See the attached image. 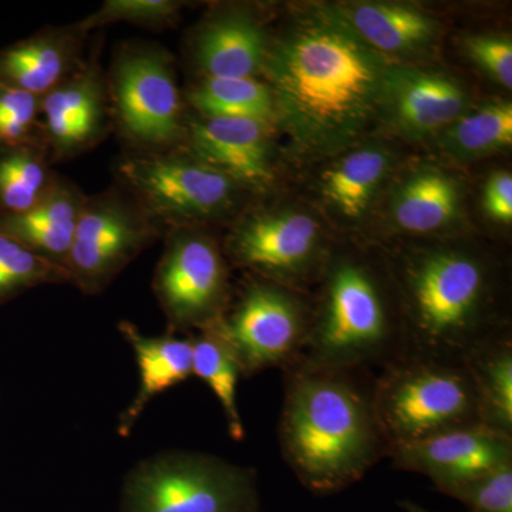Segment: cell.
I'll list each match as a JSON object with an SVG mask.
<instances>
[{
	"label": "cell",
	"instance_id": "obj_1",
	"mask_svg": "<svg viewBox=\"0 0 512 512\" xmlns=\"http://www.w3.org/2000/svg\"><path fill=\"white\" fill-rule=\"evenodd\" d=\"M390 64L333 6H316L269 42L261 74L275 121L302 153L323 156L353 146L379 120Z\"/></svg>",
	"mask_w": 512,
	"mask_h": 512
},
{
	"label": "cell",
	"instance_id": "obj_2",
	"mask_svg": "<svg viewBox=\"0 0 512 512\" xmlns=\"http://www.w3.org/2000/svg\"><path fill=\"white\" fill-rule=\"evenodd\" d=\"M372 382L363 373L301 363L284 369L279 447L311 493L346 490L386 457L387 444L373 412Z\"/></svg>",
	"mask_w": 512,
	"mask_h": 512
},
{
	"label": "cell",
	"instance_id": "obj_3",
	"mask_svg": "<svg viewBox=\"0 0 512 512\" xmlns=\"http://www.w3.org/2000/svg\"><path fill=\"white\" fill-rule=\"evenodd\" d=\"M397 292L404 355L464 363L510 333L495 312L493 266L468 249L410 252L399 266Z\"/></svg>",
	"mask_w": 512,
	"mask_h": 512
},
{
	"label": "cell",
	"instance_id": "obj_4",
	"mask_svg": "<svg viewBox=\"0 0 512 512\" xmlns=\"http://www.w3.org/2000/svg\"><path fill=\"white\" fill-rule=\"evenodd\" d=\"M325 285L295 363L369 375L404 355L402 311L370 266L342 258L326 266Z\"/></svg>",
	"mask_w": 512,
	"mask_h": 512
},
{
	"label": "cell",
	"instance_id": "obj_5",
	"mask_svg": "<svg viewBox=\"0 0 512 512\" xmlns=\"http://www.w3.org/2000/svg\"><path fill=\"white\" fill-rule=\"evenodd\" d=\"M372 404L387 448L481 424L464 363L399 357L373 376Z\"/></svg>",
	"mask_w": 512,
	"mask_h": 512
},
{
	"label": "cell",
	"instance_id": "obj_6",
	"mask_svg": "<svg viewBox=\"0 0 512 512\" xmlns=\"http://www.w3.org/2000/svg\"><path fill=\"white\" fill-rule=\"evenodd\" d=\"M119 512H261L258 474L200 451H163L130 468Z\"/></svg>",
	"mask_w": 512,
	"mask_h": 512
},
{
	"label": "cell",
	"instance_id": "obj_7",
	"mask_svg": "<svg viewBox=\"0 0 512 512\" xmlns=\"http://www.w3.org/2000/svg\"><path fill=\"white\" fill-rule=\"evenodd\" d=\"M113 133L130 154L183 146L187 104L174 57L153 43H124L106 72Z\"/></svg>",
	"mask_w": 512,
	"mask_h": 512
},
{
	"label": "cell",
	"instance_id": "obj_8",
	"mask_svg": "<svg viewBox=\"0 0 512 512\" xmlns=\"http://www.w3.org/2000/svg\"><path fill=\"white\" fill-rule=\"evenodd\" d=\"M116 183L167 231L205 227L232 217L247 194L184 147L150 154L124 153Z\"/></svg>",
	"mask_w": 512,
	"mask_h": 512
},
{
	"label": "cell",
	"instance_id": "obj_9",
	"mask_svg": "<svg viewBox=\"0 0 512 512\" xmlns=\"http://www.w3.org/2000/svg\"><path fill=\"white\" fill-rule=\"evenodd\" d=\"M156 266L153 292L168 332L212 328L231 303L224 248L205 227L170 228Z\"/></svg>",
	"mask_w": 512,
	"mask_h": 512
},
{
	"label": "cell",
	"instance_id": "obj_10",
	"mask_svg": "<svg viewBox=\"0 0 512 512\" xmlns=\"http://www.w3.org/2000/svg\"><path fill=\"white\" fill-rule=\"evenodd\" d=\"M164 234L119 184L87 195L67 259L70 285L84 295H100Z\"/></svg>",
	"mask_w": 512,
	"mask_h": 512
},
{
	"label": "cell",
	"instance_id": "obj_11",
	"mask_svg": "<svg viewBox=\"0 0 512 512\" xmlns=\"http://www.w3.org/2000/svg\"><path fill=\"white\" fill-rule=\"evenodd\" d=\"M311 315L288 286L259 276L242 285L238 298L212 330L234 353L242 376L293 365L308 336Z\"/></svg>",
	"mask_w": 512,
	"mask_h": 512
},
{
	"label": "cell",
	"instance_id": "obj_12",
	"mask_svg": "<svg viewBox=\"0 0 512 512\" xmlns=\"http://www.w3.org/2000/svg\"><path fill=\"white\" fill-rule=\"evenodd\" d=\"M222 248L229 264L288 288L315 275L322 258L318 222L288 210L242 215Z\"/></svg>",
	"mask_w": 512,
	"mask_h": 512
},
{
	"label": "cell",
	"instance_id": "obj_13",
	"mask_svg": "<svg viewBox=\"0 0 512 512\" xmlns=\"http://www.w3.org/2000/svg\"><path fill=\"white\" fill-rule=\"evenodd\" d=\"M40 124L53 164L89 153L113 133L100 47H93L66 80L40 97Z\"/></svg>",
	"mask_w": 512,
	"mask_h": 512
},
{
	"label": "cell",
	"instance_id": "obj_14",
	"mask_svg": "<svg viewBox=\"0 0 512 512\" xmlns=\"http://www.w3.org/2000/svg\"><path fill=\"white\" fill-rule=\"evenodd\" d=\"M397 470L429 478L440 493L512 463V436L484 424L387 448Z\"/></svg>",
	"mask_w": 512,
	"mask_h": 512
},
{
	"label": "cell",
	"instance_id": "obj_15",
	"mask_svg": "<svg viewBox=\"0 0 512 512\" xmlns=\"http://www.w3.org/2000/svg\"><path fill=\"white\" fill-rule=\"evenodd\" d=\"M467 110L466 90L448 74L397 63L387 67L379 120L394 134L410 140L434 136Z\"/></svg>",
	"mask_w": 512,
	"mask_h": 512
},
{
	"label": "cell",
	"instance_id": "obj_16",
	"mask_svg": "<svg viewBox=\"0 0 512 512\" xmlns=\"http://www.w3.org/2000/svg\"><path fill=\"white\" fill-rule=\"evenodd\" d=\"M271 126L248 119L188 116L184 147L247 194L268 191L275 181Z\"/></svg>",
	"mask_w": 512,
	"mask_h": 512
},
{
	"label": "cell",
	"instance_id": "obj_17",
	"mask_svg": "<svg viewBox=\"0 0 512 512\" xmlns=\"http://www.w3.org/2000/svg\"><path fill=\"white\" fill-rule=\"evenodd\" d=\"M269 36L244 6L212 10L190 39L192 63L201 77H256L264 67Z\"/></svg>",
	"mask_w": 512,
	"mask_h": 512
},
{
	"label": "cell",
	"instance_id": "obj_18",
	"mask_svg": "<svg viewBox=\"0 0 512 512\" xmlns=\"http://www.w3.org/2000/svg\"><path fill=\"white\" fill-rule=\"evenodd\" d=\"M90 33L73 25L45 28L0 49V84L37 97L66 80L86 59Z\"/></svg>",
	"mask_w": 512,
	"mask_h": 512
},
{
	"label": "cell",
	"instance_id": "obj_19",
	"mask_svg": "<svg viewBox=\"0 0 512 512\" xmlns=\"http://www.w3.org/2000/svg\"><path fill=\"white\" fill-rule=\"evenodd\" d=\"M86 198L73 181L57 174L45 197L30 210L0 214V232L67 272V259Z\"/></svg>",
	"mask_w": 512,
	"mask_h": 512
},
{
	"label": "cell",
	"instance_id": "obj_20",
	"mask_svg": "<svg viewBox=\"0 0 512 512\" xmlns=\"http://www.w3.org/2000/svg\"><path fill=\"white\" fill-rule=\"evenodd\" d=\"M119 332L136 355L140 384L134 399L120 414L117 433L131 436L141 414L157 396L192 376L191 338L180 339L174 333L147 336L130 320H121Z\"/></svg>",
	"mask_w": 512,
	"mask_h": 512
},
{
	"label": "cell",
	"instance_id": "obj_21",
	"mask_svg": "<svg viewBox=\"0 0 512 512\" xmlns=\"http://www.w3.org/2000/svg\"><path fill=\"white\" fill-rule=\"evenodd\" d=\"M340 18L377 53L389 59L424 52L433 45L439 23L410 5L357 2L333 6Z\"/></svg>",
	"mask_w": 512,
	"mask_h": 512
},
{
	"label": "cell",
	"instance_id": "obj_22",
	"mask_svg": "<svg viewBox=\"0 0 512 512\" xmlns=\"http://www.w3.org/2000/svg\"><path fill=\"white\" fill-rule=\"evenodd\" d=\"M460 201V187L451 175L423 168L410 175L394 194V225L409 234L441 231L456 220Z\"/></svg>",
	"mask_w": 512,
	"mask_h": 512
},
{
	"label": "cell",
	"instance_id": "obj_23",
	"mask_svg": "<svg viewBox=\"0 0 512 512\" xmlns=\"http://www.w3.org/2000/svg\"><path fill=\"white\" fill-rule=\"evenodd\" d=\"M389 167V153L382 148H357L320 177L323 200L345 220H360L375 200Z\"/></svg>",
	"mask_w": 512,
	"mask_h": 512
},
{
	"label": "cell",
	"instance_id": "obj_24",
	"mask_svg": "<svg viewBox=\"0 0 512 512\" xmlns=\"http://www.w3.org/2000/svg\"><path fill=\"white\" fill-rule=\"evenodd\" d=\"M183 96L187 107L207 119H248L269 126L275 121L271 89L256 77H201Z\"/></svg>",
	"mask_w": 512,
	"mask_h": 512
},
{
	"label": "cell",
	"instance_id": "obj_25",
	"mask_svg": "<svg viewBox=\"0 0 512 512\" xmlns=\"http://www.w3.org/2000/svg\"><path fill=\"white\" fill-rule=\"evenodd\" d=\"M476 392L481 424L512 436L511 335L491 340L464 360Z\"/></svg>",
	"mask_w": 512,
	"mask_h": 512
},
{
	"label": "cell",
	"instance_id": "obj_26",
	"mask_svg": "<svg viewBox=\"0 0 512 512\" xmlns=\"http://www.w3.org/2000/svg\"><path fill=\"white\" fill-rule=\"evenodd\" d=\"M439 144L448 157L471 161L504 150L512 144V104L491 101L477 109H468L446 130Z\"/></svg>",
	"mask_w": 512,
	"mask_h": 512
},
{
	"label": "cell",
	"instance_id": "obj_27",
	"mask_svg": "<svg viewBox=\"0 0 512 512\" xmlns=\"http://www.w3.org/2000/svg\"><path fill=\"white\" fill-rule=\"evenodd\" d=\"M45 146L0 147V214H20L45 197L55 183Z\"/></svg>",
	"mask_w": 512,
	"mask_h": 512
},
{
	"label": "cell",
	"instance_id": "obj_28",
	"mask_svg": "<svg viewBox=\"0 0 512 512\" xmlns=\"http://www.w3.org/2000/svg\"><path fill=\"white\" fill-rule=\"evenodd\" d=\"M192 376L200 377L217 397L229 436L235 441L245 439V426L238 409L237 387L242 376L234 353L227 343L212 330H202L191 335Z\"/></svg>",
	"mask_w": 512,
	"mask_h": 512
},
{
	"label": "cell",
	"instance_id": "obj_29",
	"mask_svg": "<svg viewBox=\"0 0 512 512\" xmlns=\"http://www.w3.org/2000/svg\"><path fill=\"white\" fill-rule=\"evenodd\" d=\"M70 284L64 269L0 232V305L37 286Z\"/></svg>",
	"mask_w": 512,
	"mask_h": 512
},
{
	"label": "cell",
	"instance_id": "obj_30",
	"mask_svg": "<svg viewBox=\"0 0 512 512\" xmlns=\"http://www.w3.org/2000/svg\"><path fill=\"white\" fill-rule=\"evenodd\" d=\"M183 6L184 3L177 0H106L99 9L77 23L87 33L114 23L164 30L174 25Z\"/></svg>",
	"mask_w": 512,
	"mask_h": 512
},
{
	"label": "cell",
	"instance_id": "obj_31",
	"mask_svg": "<svg viewBox=\"0 0 512 512\" xmlns=\"http://www.w3.org/2000/svg\"><path fill=\"white\" fill-rule=\"evenodd\" d=\"M32 144L45 146L40 124V97L0 84V147Z\"/></svg>",
	"mask_w": 512,
	"mask_h": 512
},
{
	"label": "cell",
	"instance_id": "obj_32",
	"mask_svg": "<svg viewBox=\"0 0 512 512\" xmlns=\"http://www.w3.org/2000/svg\"><path fill=\"white\" fill-rule=\"evenodd\" d=\"M443 494L466 505L468 512H512V463L454 485Z\"/></svg>",
	"mask_w": 512,
	"mask_h": 512
},
{
	"label": "cell",
	"instance_id": "obj_33",
	"mask_svg": "<svg viewBox=\"0 0 512 512\" xmlns=\"http://www.w3.org/2000/svg\"><path fill=\"white\" fill-rule=\"evenodd\" d=\"M464 49L474 63L505 89L512 87L511 37L477 35L467 37Z\"/></svg>",
	"mask_w": 512,
	"mask_h": 512
},
{
	"label": "cell",
	"instance_id": "obj_34",
	"mask_svg": "<svg viewBox=\"0 0 512 512\" xmlns=\"http://www.w3.org/2000/svg\"><path fill=\"white\" fill-rule=\"evenodd\" d=\"M485 212L494 221L510 225L512 222V177L510 173H495L484 188Z\"/></svg>",
	"mask_w": 512,
	"mask_h": 512
},
{
	"label": "cell",
	"instance_id": "obj_35",
	"mask_svg": "<svg viewBox=\"0 0 512 512\" xmlns=\"http://www.w3.org/2000/svg\"><path fill=\"white\" fill-rule=\"evenodd\" d=\"M400 508H402L403 511L406 512H431L429 510H426V508L421 507L420 504L414 503V501L410 500H402L399 503Z\"/></svg>",
	"mask_w": 512,
	"mask_h": 512
}]
</instances>
